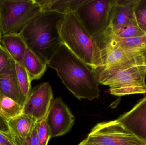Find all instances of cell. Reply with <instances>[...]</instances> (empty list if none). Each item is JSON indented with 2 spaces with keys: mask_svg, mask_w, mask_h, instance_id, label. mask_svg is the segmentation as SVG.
Wrapping results in <instances>:
<instances>
[{
  "mask_svg": "<svg viewBox=\"0 0 146 145\" xmlns=\"http://www.w3.org/2000/svg\"><path fill=\"white\" fill-rule=\"evenodd\" d=\"M48 66L55 70L66 87L78 99L92 100L100 96L99 83L92 70L62 44Z\"/></svg>",
  "mask_w": 146,
  "mask_h": 145,
  "instance_id": "cell-1",
  "label": "cell"
},
{
  "mask_svg": "<svg viewBox=\"0 0 146 145\" xmlns=\"http://www.w3.org/2000/svg\"><path fill=\"white\" fill-rule=\"evenodd\" d=\"M64 16L55 12L42 11L19 32L27 48L47 65L63 44L60 30Z\"/></svg>",
  "mask_w": 146,
  "mask_h": 145,
  "instance_id": "cell-2",
  "label": "cell"
},
{
  "mask_svg": "<svg viewBox=\"0 0 146 145\" xmlns=\"http://www.w3.org/2000/svg\"><path fill=\"white\" fill-rule=\"evenodd\" d=\"M60 34L63 44L92 70L102 66V54L97 41L84 29L74 13L65 15Z\"/></svg>",
  "mask_w": 146,
  "mask_h": 145,
  "instance_id": "cell-3",
  "label": "cell"
},
{
  "mask_svg": "<svg viewBox=\"0 0 146 145\" xmlns=\"http://www.w3.org/2000/svg\"><path fill=\"white\" fill-rule=\"evenodd\" d=\"M41 12V7L36 0H0L2 35L20 31Z\"/></svg>",
  "mask_w": 146,
  "mask_h": 145,
  "instance_id": "cell-4",
  "label": "cell"
},
{
  "mask_svg": "<svg viewBox=\"0 0 146 145\" xmlns=\"http://www.w3.org/2000/svg\"><path fill=\"white\" fill-rule=\"evenodd\" d=\"M115 0H86L74 14L81 24L93 38L109 27L110 15Z\"/></svg>",
  "mask_w": 146,
  "mask_h": 145,
  "instance_id": "cell-5",
  "label": "cell"
},
{
  "mask_svg": "<svg viewBox=\"0 0 146 145\" xmlns=\"http://www.w3.org/2000/svg\"><path fill=\"white\" fill-rule=\"evenodd\" d=\"M92 70L99 84L110 88L146 84V66L144 64L111 68L100 67Z\"/></svg>",
  "mask_w": 146,
  "mask_h": 145,
  "instance_id": "cell-6",
  "label": "cell"
},
{
  "mask_svg": "<svg viewBox=\"0 0 146 145\" xmlns=\"http://www.w3.org/2000/svg\"><path fill=\"white\" fill-rule=\"evenodd\" d=\"M85 140L94 145H146L117 120L98 123Z\"/></svg>",
  "mask_w": 146,
  "mask_h": 145,
  "instance_id": "cell-7",
  "label": "cell"
},
{
  "mask_svg": "<svg viewBox=\"0 0 146 145\" xmlns=\"http://www.w3.org/2000/svg\"><path fill=\"white\" fill-rule=\"evenodd\" d=\"M94 39L102 54L101 67L111 68L132 64H144L140 52L125 49L104 34Z\"/></svg>",
  "mask_w": 146,
  "mask_h": 145,
  "instance_id": "cell-8",
  "label": "cell"
},
{
  "mask_svg": "<svg viewBox=\"0 0 146 145\" xmlns=\"http://www.w3.org/2000/svg\"><path fill=\"white\" fill-rule=\"evenodd\" d=\"M48 83L37 85L31 90L23 106L22 113L38 121L46 117L54 99Z\"/></svg>",
  "mask_w": 146,
  "mask_h": 145,
  "instance_id": "cell-9",
  "label": "cell"
},
{
  "mask_svg": "<svg viewBox=\"0 0 146 145\" xmlns=\"http://www.w3.org/2000/svg\"><path fill=\"white\" fill-rule=\"evenodd\" d=\"M46 121L50 129L51 138L62 136L70 132L74 124L75 118L62 99H53Z\"/></svg>",
  "mask_w": 146,
  "mask_h": 145,
  "instance_id": "cell-10",
  "label": "cell"
},
{
  "mask_svg": "<svg viewBox=\"0 0 146 145\" xmlns=\"http://www.w3.org/2000/svg\"><path fill=\"white\" fill-rule=\"evenodd\" d=\"M117 120L146 145V96Z\"/></svg>",
  "mask_w": 146,
  "mask_h": 145,
  "instance_id": "cell-11",
  "label": "cell"
},
{
  "mask_svg": "<svg viewBox=\"0 0 146 145\" xmlns=\"http://www.w3.org/2000/svg\"><path fill=\"white\" fill-rule=\"evenodd\" d=\"M138 0H115L106 31L113 32L135 18L134 9Z\"/></svg>",
  "mask_w": 146,
  "mask_h": 145,
  "instance_id": "cell-12",
  "label": "cell"
},
{
  "mask_svg": "<svg viewBox=\"0 0 146 145\" xmlns=\"http://www.w3.org/2000/svg\"><path fill=\"white\" fill-rule=\"evenodd\" d=\"M0 94L24 105L25 101L19 88L13 60L0 71Z\"/></svg>",
  "mask_w": 146,
  "mask_h": 145,
  "instance_id": "cell-13",
  "label": "cell"
},
{
  "mask_svg": "<svg viewBox=\"0 0 146 145\" xmlns=\"http://www.w3.org/2000/svg\"><path fill=\"white\" fill-rule=\"evenodd\" d=\"M7 121L10 135L16 145L22 144L37 122L23 113Z\"/></svg>",
  "mask_w": 146,
  "mask_h": 145,
  "instance_id": "cell-14",
  "label": "cell"
},
{
  "mask_svg": "<svg viewBox=\"0 0 146 145\" xmlns=\"http://www.w3.org/2000/svg\"><path fill=\"white\" fill-rule=\"evenodd\" d=\"M0 44L15 62L22 63L27 47L19 32L2 35Z\"/></svg>",
  "mask_w": 146,
  "mask_h": 145,
  "instance_id": "cell-15",
  "label": "cell"
},
{
  "mask_svg": "<svg viewBox=\"0 0 146 145\" xmlns=\"http://www.w3.org/2000/svg\"><path fill=\"white\" fill-rule=\"evenodd\" d=\"M42 12H52L64 15L74 13L86 0H36Z\"/></svg>",
  "mask_w": 146,
  "mask_h": 145,
  "instance_id": "cell-16",
  "label": "cell"
},
{
  "mask_svg": "<svg viewBox=\"0 0 146 145\" xmlns=\"http://www.w3.org/2000/svg\"><path fill=\"white\" fill-rule=\"evenodd\" d=\"M21 64L27 72L31 81L40 79L46 71L48 66L43 63L27 48Z\"/></svg>",
  "mask_w": 146,
  "mask_h": 145,
  "instance_id": "cell-17",
  "label": "cell"
},
{
  "mask_svg": "<svg viewBox=\"0 0 146 145\" xmlns=\"http://www.w3.org/2000/svg\"><path fill=\"white\" fill-rule=\"evenodd\" d=\"M23 106L13 99L0 94V112L7 121L22 114Z\"/></svg>",
  "mask_w": 146,
  "mask_h": 145,
  "instance_id": "cell-18",
  "label": "cell"
},
{
  "mask_svg": "<svg viewBox=\"0 0 146 145\" xmlns=\"http://www.w3.org/2000/svg\"><path fill=\"white\" fill-rule=\"evenodd\" d=\"M104 33L119 38H130L141 36L146 34L139 26L135 18L114 32H109L106 31Z\"/></svg>",
  "mask_w": 146,
  "mask_h": 145,
  "instance_id": "cell-19",
  "label": "cell"
},
{
  "mask_svg": "<svg viewBox=\"0 0 146 145\" xmlns=\"http://www.w3.org/2000/svg\"><path fill=\"white\" fill-rule=\"evenodd\" d=\"M103 34L109 37L116 43L127 50L140 52L146 49V34L141 36L127 38L114 37L106 33Z\"/></svg>",
  "mask_w": 146,
  "mask_h": 145,
  "instance_id": "cell-20",
  "label": "cell"
},
{
  "mask_svg": "<svg viewBox=\"0 0 146 145\" xmlns=\"http://www.w3.org/2000/svg\"><path fill=\"white\" fill-rule=\"evenodd\" d=\"M15 66L20 91L22 98L25 101L31 90V83L32 81L27 72L21 63L15 61Z\"/></svg>",
  "mask_w": 146,
  "mask_h": 145,
  "instance_id": "cell-21",
  "label": "cell"
},
{
  "mask_svg": "<svg viewBox=\"0 0 146 145\" xmlns=\"http://www.w3.org/2000/svg\"><path fill=\"white\" fill-rule=\"evenodd\" d=\"M110 92L112 95L120 97L130 94H145L146 93V84L110 88Z\"/></svg>",
  "mask_w": 146,
  "mask_h": 145,
  "instance_id": "cell-22",
  "label": "cell"
},
{
  "mask_svg": "<svg viewBox=\"0 0 146 145\" xmlns=\"http://www.w3.org/2000/svg\"><path fill=\"white\" fill-rule=\"evenodd\" d=\"M134 14L139 26L146 33V0H138L135 7Z\"/></svg>",
  "mask_w": 146,
  "mask_h": 145,
  "instance_id": "cell-23",
  "label": "cell"
},
{
  "mask_svg": "<svg viewBox=\"0 0 146 145\" xmlns=\"http://www.w3.org/2000/svg\"><path fill=\"white\" fill-rule=\"evenodd\" d=\"M38 137L40 145H48V143L51 138L50 129L48 126L45 118L38 121Z\"/></svg>",
  "mask_w": 146,
  "mask_h": 145,
  "instance_id": "cell-24",
  "label": "cell"
},
{
  "mask_svg": "<svg viewBox=\"0 0 146 145\" xmlns=\"http://www.w3.org/2000/svg\"><path fill=\"white\" fill-rule=\"evenodd\" d=\"M38 121L21 145H40L38 137Z\"/></svg>",
  "mask_w": 146,
  "mask_h": 145,
  "instance_id": "cell-25",
  "label": "cell"
},
{
  "mask_svg": "<svg viewBox=\"0 0 146 145\" xmlns=\"http://www.w3.org/2000/svg\"><path fill=\"white\" fill-rule=\"evenodd\" d=\"M13 60L8 53L0 44V71Z\"/></svg>",
  "mask_w": 146,
  "mask_h": 145,
  "instance_id": "cell-26",
  "label": "cell"
},
{
  "mask_svg": "<svg viewBox=\"0 0 146 145\" xmlns=\"http://www.w3.org/2000/svg\"><path fill=\"white\" fill-rule=\"evenodd\" d=\"M0 145H16L10 134H7L0 131Z\"/></svg>",
  "mask_w": 146,
  "mask_h": 145,
  "instance_id": "cell-27",
  "label": "cell"
},
{
  "mask_svg": "<svg viewBox=\"0 0 146 145\" xmlns=\"http://www.w3.org/2000/svg\"><path fill=\"white\" fill-rule=\"evenodd\" d=\"M0 131L7 134H10V131H9L7 121L3 116L1 112H0Z\"/></svg>",
  "mask_w": 146,
  "mask_h": 145,
  "instance_id": "cell-28",
  "label": "cell"
},
{
  "mask_svg": "<svg viewBox=\"0 0 146 145\" xmlns=\"http://www.w3.org/2000/svg\"><path fill=\"white\" fill-rule=\"evenodd\" d=\"M141 54L143 58L144 64L146 66V49L140 51Z\"/></svg>",
  "mask_w": 146,
  "mask_h": 145,
  "instance_id": "cell-29",
  "label": "cell"
},
{
  "mask_svg": "<svg viewBox=\"0 0 146 145\" xmlns=\"http://www.w3.org/2000/svg\"><path fill=\"white\" fill-rule=\"evenodd\" d=\"M78 145H94L93 144H91L89 142H87L86 140H84L83 141H82Z\"/></svg>",
  "mask_w": 146,
  "mask_h": 145,
  "instance_id": "cell-30",
  "label": "cell"
},
{
  "mask_svg": "<svg viewBox=\"0 0 146 145\" xmlns=\"http://www.w3.org/2000/svg\"><path fill=\"white\" fill-rule=\"evenodd\" d=\"M2 34L1 33V31H0V41H1V37Z\"/></svg>",
  "mask_w": 146,
  "mask_h": 145,
  "instance_id": "cell-31",
  "label": "cell"
},
{
  "mask_svg": "<svg viewBox=\"0 0 146 145\" xmlns=\"http://www.w3.org/2000/svg\"><path fill=\"white\" fill-rule=\"evenodd\" d=\"M0 31H1V19H0Z\"/></svg>",
  "mask_w": 146,
  "mask_h": 145,
  "instance_id": "cell-32",
  "label": "cell"
}]
</instances>
